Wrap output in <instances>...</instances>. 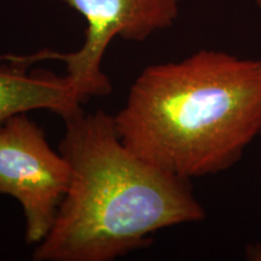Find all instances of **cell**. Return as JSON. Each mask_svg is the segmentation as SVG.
<instances>
[{
	"label": "cell",
	"instance_id": "cell-5",
	"mask_svg": "<svg viewBox=\"0 0 261 261\" xmlns=\"http://www.w3.org/2000/svg\"><path fill=\"white\" fill-rule=\"evenodd\" d=\"M83 103L67 76L45 70L27 74L12 65L0 69V123L38 109L50 110L65 120L83 112Z\"/></svg>",
	"mask_w": 261,
	"mask_h": 261
},
{
	"label": "cell",
	"instance_id": "cell-2",
	"mask_svg": "<svg viewBox=\"0 0 261 261\" xmlns=\"http://www.w3.org/2000/svg\"><path fill=\"white\" fill-rule=\"evenodd\" d=\"M139 158L191 179L232 167L261 135V61L201 50L152 64L114 116Z\"/></svg>",
	"mask_w": 261,
	"mask_h": 261
},
{
	"label": "cell",
	"instance_id": "cell-3",
	"mask_svg": "<svg viewBox=\"0 0 261 261\" xmlns=\"http://www.w3.org/2000/svg\"><path fill=\"white\" fill-rule=\"evenodd\" d=\"M86 19L85 41L75 52L41 50L27 56L0 55V61L25 69L42 61H62L65 76L83 98L107 96L112 84L103 73L102 60L112 39L143 41L152 33L168 28L179 14L180 0H61Z\"/></svg>",
	"mask_w": 261,
	"mask_h": 261
},
{
	"label": "cell",
	"instance_id": "cell-4",
	"mask_svg": "<svg viewBox=\"0 0 261 261\" xmlns=\"http://www.w3.org/2000/svg\"><path fill=\"white\" fill-rule=\"evenodd\" d=\"M69 181V163L27 113L0 123V194L21 204L28 244L50 232Z\"/></svg>",
	"mask_w": 261,
	"mask_h": 261
},
{
	"label": "cell",
	"instance_id": "cell-1",
	"mask_svg": "<svg viewBox=\"0 0 261 261\" xmlns=\"http://www.w3.org/2000/svg\"><path fill=\"white\" fill-rule=\"evenodd\" d=\"M64 123L69 187L35 261H112L149 246L156 231L204 219L190 179L130 151L114 116L80 112Z\"/></svg>",
	"mask_w": 261,
	"mask_h": 261
},
{
	"label": "cell",
	"instance_id": "cell-6",
	"mask_svg": "<svg viewBox=\"0 0 261 261\" xmlns=\"http://www.w3.org/2000/svg\"><path fill=\"white\" fill-rule=\"evenodd\" d=\"M256 5H257V8H259V10L261 11V0H256Z\"/></svg>",
	"mask_w": 261,
	"mask_h": 261
}]
</instances>
